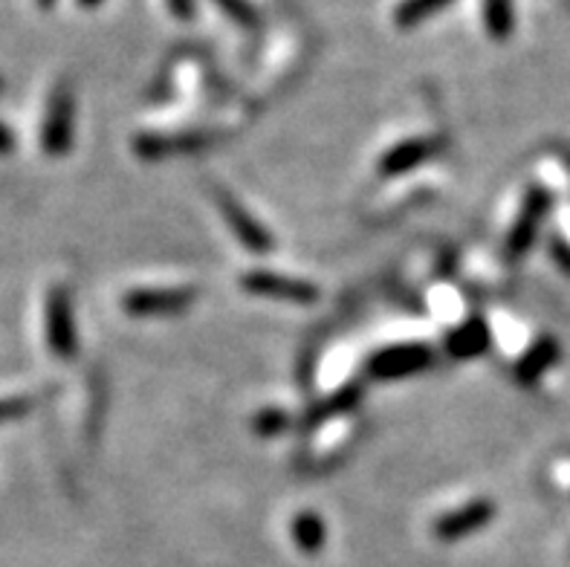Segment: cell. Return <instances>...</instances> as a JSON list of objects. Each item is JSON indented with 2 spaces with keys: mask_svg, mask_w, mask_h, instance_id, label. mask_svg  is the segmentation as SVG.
Segmentation results:
<instances>
[{
  "mask_svg": "<svg viewBox=\"0 0 570 567\" xmlns=\"http://www.w3.org/2000/svg\"><path fill=\"white\" fill-rule=\"evenodd\" d=\"M550 206H553V194L542 186H533L528 194H524V203H521V212L515 217L513 229L507 235V258L515 261L521 258L524 252L533 246L535 232L542 226V221L548 217Z\"/></svg>",
  "mask_w": 570,
  "mask_h": 567,
  "instance_id": "6da1fadb",
  "label": "cell"
},
{
  "mask_svg": "<svg viewBox=\"0 0 570 567\" xmlns=\"http://www.w3.org/2000/svg\"><path fill=\"white\" fill-rule=\"evenodd\" d=\"M72 119H76V101H72V90L67 85L56 87L47 105V116H43L41 128V145L50 157H61L70 151L72 145Z\"/></svg>",
  "mask_w": 570,
  "mask_h": 567,
  "instance_id": "7a4b0ae2",
  "label": "cell"
},
{
  "mask_svg": "<svg viewBox=\"0 0 570 567\" xmlns=\"http://www.w3.org/2000/svg\"><path fill=\"white\" fill-rule=\"evenodd\" d=\"M434 362L432 348L426 345H394L376 351L368 360V374L376 380H403V377L423 374Z\"/></svg>",
  "mask_w": 570,
  "mask_h": 567,
  "instance_id": "3957f363",
  "label": "cell"
},
{
  "mask_svg": "<svg viewBox=\"0 0 570 567\" xmlns=\"http://www.w3.org/2000/svg\"><path fill=\"white\" fill-rule=\"evenodd\" d=\"M47 345L61 360H70L79 348L76 324H72L70 293L65 287L50 290V299H47Z\"/></svg>",
  "mask_w": 570,
  "mask_h": 567,
  "instance_id": "277c9868",
  "label": "cell"
},
{
  "mask_svg": "<svg viewBox=\"0 0 570 567\" xmlns=\"http://www.w3.org/2000/svg\"><path fill=\"white\" fill-rule=\"evenodd\" d=\"M195 302L191 287H154V290H134L125 295L122 307L130 316H171L183 313Z\"/></svg>",
  "mask_w": 570,
  "mask_h": 567,
  "instance_id": "5b68a950",
  "label": "cell"
},
{
  "mask_svg": "<svg viewBox=\"0 0 570 567\" xmlns=\"http://www.w3.org/2000/svg\"><path fill=\"white\" fill-rule=\"evenodd\" d=\"M244 290L255 295H267V299H278V302L289 304H313L318 299V287H313L311 281L289 278V275L267 273V270H255V273L244 275Z\"/></svg>",
  "mask_w": 570,
  "mask_h": 567,
  "instance_id": "8992f818",
  "label": "cell"
},
{
  "mask_svg": "<svg viewBox=\"0 0 570 567\" xmlns=\"http://www.w3.org/2000/svg\"><path fill=\"white\" fill-rule=\"evenodd\" d=\"M495 518V507L487 498H478V501L463 504L461 510L446 512V516L438 518L434 525V536L441 541H461L466 536H475L478 530H484Z\"/></svg>",
  "mask_w": 570,
  "mask_h": 567,
  "instance_id": "52a82bcc",
  "label": "cell"
},
{
  "mask_svg": "<svg viewBox=\"0 0 570 567\" xmlns=\"http://www.w3.org/2000/svg\"><path fill=\"white\" fill-rule=\"evenodd\" d=\"M217 206H220L226 223H229V229L235 232V237H238L246 250H253V252L273 250V235H269V232L264 229V226H261V223L255 221V217L249 215V212H246L238 201H235V197H229L226 192H220L217 194Z\"/></svg>",
  "mask_w": 570,
  "mask_h": 567,
  "instance_id": "ba28073f",
  "label": "cell"
},
{
  "mask_svg": "<svg viewBox=\"0 0 570 567\" xmlns=\"http://www.w3.org/2000/svg\"><path fill=\"white\" fill-rule=\"evenodd\" d=\"M212 134H203V130H191V134H142L134 143V151L139 154L142 159H163L171 157V154H188V151H200L206 145L212 143Z\"/></svg>",
  "mask_w": 570,
  "mask_h": 567,
  "instance_id": "9c48e42d",
  "label": "cell"
},
{
  "mask_svg": "<svg viewBox=\"0 0 570 567\" xmlns=\"http://www.w3.org/2000/svg\"><path fill=\"white\" fill-rule=\"evenodd\" d=\"M559 353H562V348H559V342L553 336L535 339L533 345L521 353V360L515 362V380L521 385H535V382L548 374L550 368L557 365Z\"/></svg>",
  "mask_w": 570,
  "mask_h": 567,
  "instance_id": "30bf717a",
  "label": "cell"
},
{
  "mask_svg": "<svg viewBox=\"0 0 570 567\" xmlns=\"http://www.w3.org/2000/svg\"><path fill=\"white\" fill-rule=\"evenodd\" d=\"M434 151H438V145H434L432 139H405V143L394 145V148L380 159V174H385V177H397V174L412 172V168L423 166Z\"/></svg>",
  "mask_w": 570,
  "mask_h": 567,
  "instance_id": "8fae6325",
  "label": "cell"
},
{
  "mask_svg": "<svg viewBox=\"0 0 570 567\" xmlns=\"http://www.w3.org/2000/svg\"><path fill=\"white\" fill-rule=\"evenodd\" d=\"M490 348V328H487L484 319H466L461 328L446 336V351L455 356V360H472V356H481V353Z\"/></svg>",
  "mask_w": 570,
  "mask_h": 567,
  "instance_id": "7c38bea8",
  "label": "cell"
},
{
  "mask_svg": "<svg viewBox=\"0 0 570 567\" xmlns=\"http://www.w3.org/2000/svg\"><path fill=\"white\" fill-rule=\"evenodd\" d=\"M325 521L316 516V512H302V516L293 521V539L302 547L304 554H318L325 547Z\"/></svg>",
  "mask_w": 570,
  "mask_h": 567,
  "instance_id": "4fadbf2b",
  "label": "cell"
},
{
  "mask_svg": "<svg viewBox=\"0 0 570 567\" xmlns=\"http://www.w3.org/2000/svg\"><path fill=\"white\" fill-rule=\"evenodd\" d=\"M360 400H362L360 388H354V385L342 388V391H336L333 397H327V400L318 402L316 409L311 411V417H307V423H322V420H331L333 414H345V411L354 409Z\"/></svg>",
  "mask_w": 570,
  "mask_h": 567,
  "instance_id": "5bb4252c",
  "label": "cell"
},
{
  "mask_svg": "<svg viewBox=\"0 0 570 567\" xmlns=\"http://www.w3.org/2000/svg\"><path fill=\"white\" fill-rule=\"evenodd\" d=\"M446 3H452V0H403L397 7V12H394V21L403 29L417 27L420 21H426L429 14L441 12Z\"/></svg>",
  "mask_w": 570,
  "mask_h": 567,
  "instance_id": "9a60e30c",
  "label": "cell"
},
{
  "mask_svg": "<svg viewBox=\"0 0 570 567\" xmlns=\"http://www.w3.org/2000/svg\"><path fill=\"white\" fill-rule=\"evenodd\" d=\"M487 29H490V36L504 38L510 36V29H513V9H510V0H487Z\"/></svg>",
  "mask_w": 570,
  "mask_h": 567,
  "instance_id": "2e32d148",
  "label": "cell"
},
{
  "mask_svg": "<svg viewBox=\"0 0 570 567\" xmlns=\"http://www.w3.org/2000/svg\"><path fill=\"white\" fill-rule=\"evenodd\" d=\"M287 414L284 411H261L258 417H255V431H258L261 438H273V434H278L282 429H287Z\"/></svg>",
  "mask_w": 570,
  "mask_h": 567,
  "instance_id": "e0dca14e",
  "label": "cell"
},
{
  "mask_svg": "<svg viewBox=\"0 0 570 567\" xmlns=\"http://www.w3.org/2000/svg\"><path fill=\"white\" fill-rule=\"evenodd\" d=\"M32 409V400L29 397H7L0 400V423H9V420H18L27 411Z\"/></svg>",
  "mask_w": 570,
  "mask_h": 567,
  "instance_id": "ac0fdd59",
  "label": "cell"
},
{
  "mask_svg": "<svg viewBox=\"0 0 570 567\" xmlns=\"http://www.w3.org/2000/svg\"><path fill=\"white\" fill-rule=\"evenodd\" d=\"M14 148V137L12 130L7 128V125L0 123V154H9Z\"/></svg>",
  "mask_w": 570,
  "mask_h": 567,
  "instance_id": "d6986e66",
  "label": "cell"
},
{
  "mask_svg": "<svg viewBox=\"0 0 570 567\" xmlns=\"http://www.w3.org/2000/svg\"><path fill=\"white\" fill-rule=\"evenodd\" d=\"M553 255H557V261L564 266V270H570V246L553 241Z\"/></svg>",
  "mask_w": 570,
  "mask_h": 567,
  "instance_id": "ffe728a7",
  "label": "cell"
},
{
  "mask_svg": "<svg viewBox=\"0 0 570 567\" xmlns=\"http://www.w3.org/2000/svg\"><path fill=\"white\" fill-rule=\"evenodd\" d=\"M171 9L177 14H183V18H186V14L191 12V7H188V0H171Z\"/></svg>",
  "mask_w": 570,
  "mask_h": 567,
  "instance_id": "44dd1931",
  "label": "cell"
},
{
  "mask_svg": "<svg viewBox=\"0 0 570 567\" xmlns=\"http://www.w3.org/2000/svg\"><path fill=\"white\" fill-rule=\"evenodd\" d=\"M52 3H56V0H38V7H41V9H50Z\"/></svg>",
  "mask_w": 570,
  "mask_h": 567,
  "instance_id": "7402d4cb",
  "label": "cell"
},
{
  "mask_svg": "<svg viewBox=\"0 0 570 567\" xmlns=\"http://www.w3.org/2000/svg\"><path fill=\"white\" fill-rule=\"evenodd\" d=\"M81 7H96V3H101V0H79Z\"/></svg>",
  "mask_w": 570,
  "mask_h": 567,
  "instance_id": "603a6c76",
  "label": "cell"
}]
</instances>
